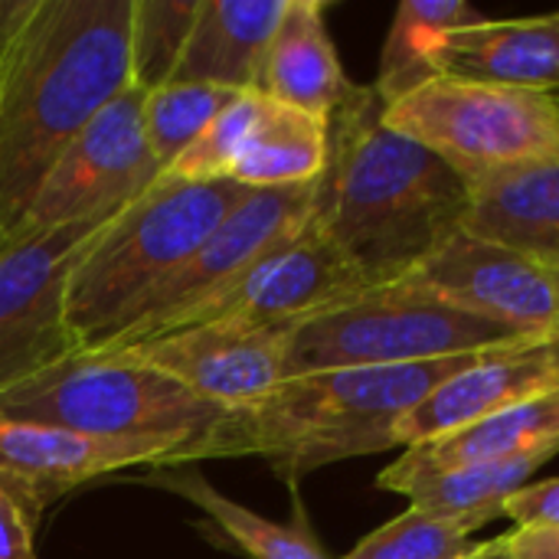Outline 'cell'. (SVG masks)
<instances>
[{"label":"cell","mask_w":559,"mask_h":559,"mask_svg":"<svg viewBox=\"0 0 559 559\" xmlns=\"http://www.w3.org/2000/svg\"><path fill=\"white\" fill-rule=\"evenodd\" d=\"M134 0H0V236L131 85Z\"/></svg>","instance_id":"cell-1"},{"label":"cell","mask_w":559,"mask_h":559,"mask_svg":"<svg viewBox=\"0 0 559 559\" xmlns=\"http://www.w3.org/2000/svg\"><path fill=\"white\" fill-rule=\"evenodd\" d=\"M468 187L413 138L383 121L373 85H350L328 118V164L314 223L370 288L400 282L462 229Z\"/></svg>","instance_id":"cell-2"},{"label":"cell","mask_w":559,"mask_h":559,"mask_svg":"<svg viewBox=\"0 0 559 559\" xmlns=\"http://www.w3.org/2000/svg\"><path fill=\"white\" fill-rule=\"evenodd\" d=\"M475 357L285 377L269 396L223 413L154 468L255 455L295 488L324 465L396 449V423Z\"/></svg>","instance_id":"cell-3"},{"label":"cell","mask_w":559,"mask_h":559,"mask_svg":"<svg viewBox=\"0 0 559 559\" xmlns=\"http://www.w3.org/2000/svg\"><path fill=\"white\" fill-rule=\"evenodd\" d=\"M249 197L236 180L187 183L157 177L118 210L75 259L66 282V328L75 354L105 341L121 318L177 265H183L226 213Z\"/></svg>","instance_id":"cell-4"},{"label":"cell","mask_w":559,"mask_h":559,"mask_svg":"<svg viewBox=\"0 0 559 559\" xmlns=\"http://www.w3.org/2000/svg\"><path fill=\"white\" fill-rule=\"evenodd\" d=\"M518 341H527V334L452 308L409 282H390L298 324L288 350V377L429 364L511 347Z\"/></svg>","instance_id":"cell-5"},{"label":"cell","mask_w":559,"mask_h":559,"mask_svg":"<svg viewBox=\"0 0 559 559\" xmlns=\"http://www.w3.org/2000/svg\"><path fill=\"white\" fill-rule=\"evenodd\" d=\"M383 121L445 160L468 190L559 160V102L547 92L436 75L383 105Z\"/></svg>","instance_id":"cell-6"},{"label":"cell","mask_w":559,"mask_h":559,"mask_svg":"<svg viewBox=\"0 0 559 559\" xmlns=\"http://www.w3.org/2000/svg\"><path fill=\"white\" fill-rule=\"evenodd\" d=\"M0 416L95 439H193L223 409L138 360L72 354L3 390Z\"/></svg>","instance_id":"cell-7"},{"label":"cell","mask_w":559,"mask_h":559,"mask_svg":"<svg viewBox=\"0 0 559 559\" xmlns=\"http://www.w3.org/2000/svg\"><path fill=\"white\" fill-rule=\"evenodd\" d=\"M314 183L249 190V197L226 213V219L206 236V242L167 278H160L121 318V324L85 354H118L144 344L164 321L210 298L216 288L229 285L272 249L298 236L314 213Z\"/></svg>","instance_id":"cell-8"},{"label":"cell","mask_w":559,"mask_h":559,"mask_svg":"<svg viewBox=\"0 0 559 559\" xmlns=\"http://www.w3.org/2000/svg\"><path fill=\"white\" fill-rule=\"evenodd\" d=\"M115 213L0 236V393L75 354L66 328V282Z\"/></svg>","instance_id":"cell-9"},{"label":"cell","mask_w":559,"mask_h":559,"mask_svg":"<svg viewBox=\"0 0 559 559\" xmlns=\"http://www.w3.org/2000/svg\"><path fill=\"white\" fill-rule=\"evenodd\" d=\"M367 278L357 265L324 236V229L311 223L259 259L252 269L236 275L229 285L216 288L210 298L164 321L147 341L164 337L170 331L203 324V321H242L259 328H298L308 318L337 308L360 292H367Z\"/></svg>","instance_id":"cell-10"},{"label":"cell","mask_w":559,"mask_h":559,"mask_svg":"<svg viewBox=\"0 0 559 559\" xmlns=\"http://www.w3.org/2000/svg\"><path fill=\"white\" fill-rule=\"evenodd\" d=\"M157 177L144 134V92L128 85L49 167L13 233H43L115 213Z\"/></svg>","instance_id":"cell-11"},{"label":"cell","mask_w":559,"mask_h":559,"mask_svg":"<svg viewBox=\"0 0 559 559\" xmlns=\"http://www.w3.org/2000/svg\"><path fill=\"white\" fill-rule=\"evenodd\" d=\"M292 334L295 328L203 321L118 354L92 357H128L154 367L210 406L229 413L259 403L288 377Z\"/></svg>","instance_id":"cell-12"},{"label":"cell","mask_w":559,"mask_h":559,"mask_svg":"<svg viewBox=\"0 0 559 559\" xmlns=\"http://www.w3.org/2000/svg\"><path fill=\"white\" fill-rule=\"evenodd\" d=\"M400 282L527 337L547 334L559 321V269L462 229Z\"/></svg>","instance_id":"cell-13"},{"label":"cell","mask_w":559,"mask_h":559,"mask_svg":"<svg viewBox=\"0 0 559 559\" xmlns=\"http://www.w3.org/2000/svg\"><path fill=\"white\" fill-rule=\"evenodd\" d=\"M187 439H95L59 426L0 416V481L16 501L43 514L69 491L128 468H154Z\"/></svg>","instance_id":"cell-14"},{"label":"cell","mask_w":559,"mask_h":559,"mask_svg":"<svg viewBox=\"0 0 559 559\" xmlns=\"http://www.w3.org/2000/svg\"><path fill=\"white\" fill-rule=\"evenodd\" d=\"M550 390H559V367L540 337L478 354L396 423V445L413 449L442 439Z\"/></svg>","instance_id":"cell-15"},{"label":"cell","mask_w":559,"mask_h":559,"mask_svg":"<svg viewBox=\"0 0 559 559\" xmlns=\"http://www.w3.org/2000/svg\"><path fill=\"white\" fill-rule=\"evenodd\" d=\"M436 75L527 92H559V13L485 20L445 33L432 52Z\"/></svg>","instance_id":"cell-16"},{"label":"cell","mask_w":559,"mask_h":559,"mask_svg":"<svg viewBox=\"0 0 559 559\" xmlns=\"http://www.w3.org/2000/svg\"><path fill=\"white\" fill-rule=\"evenodd\" d=\"M554 442H559V390L531 396L459 432L406 449L400 462L380 472L377 485L383 491L406 495L409 488H416L419 481L432 475L514 459V455H524Z\"/></svg>","instance_id":"cell-17"},{"label":"cell","mask_w":559,"mask_h":559,"mask_svg":"<svg viewBox=\"0 0 559 559\" xmlns=\"http://www.w3.org/2000/svg\"><path fill=\"white\" fill-rule=\"evenodd\" d=\"M288 0H203L170 82L259 92L269 43Z\"/></svg>","instance_id":"cell-18"},{"label":"cell","mask_w":559,"mask_h":559,"mask_svg":"<svg viewBox=\"0 0 559 559\" xmlns=\"http://www.w3.org/2000/svg\"><path fill=\"white\" fill-rule=\"evenodd\" d=\"M462 233L559 269V160L472 187Z\"/></svg>","instance_id":"cell-19"},{"label":"cell","mask_w":559,"mask_h":559,"mask_svg":"<svg viewBox=\"0 0 559 559\" xmlns=\"http://www.w3.org/2000/svg\"><path fill=\"white\" fill-rule=\"evenodd\" d=\"M259 92L324 121L344 102L350 82L328 33L321 0H288L262 62Z\"/></svg>","instance_id":"cell-20"},{"label":"cell","mask_w":559,"mask_h":559,"mask_svg":"<svg viewBox=\"0 0 559 559\" xmlns=\"http://www.w3.org/2000/svg\"><path fill=\"white\" fill-rule=\"evenodd\" d=\"M147 488L170 491L183 501H190L206 524V534L213 531L219 544L239 547V554L249 559H328L318 537L308 527V518L301 504H295L292 524H275L233 498H226L210 478L197 472V465H177V468H147L141 478Z\"/></svg>","instance_id":"cell-21"},{"label":"cell","mask_w":559,"mask_h":559,"mask_svg":"<svg viewBox=\"0 0 559 559\" xmlns=\"http://www.w3.org/2000/svg\"><path fill=\"white\" fill-rule=\"evenodd\" d=\"M328 121L265 95L255 131L229 180L249 190L305 187L324 174Z\"/></svg>","instance_id":"cell-22"},{"label":"cell","mask_w":559,"mask_h":559,"mask_svg":"<svg viewBox=\"0 0 559 559\" xmlns=\"http://www.w3.org/2000/svg\"><path fill=\"white\" fill-rule=\"evenodd\" d=\"M488 16L468 0H403L390 23L373 92L383 105L400 102L436 79L432 52L445 33L468 29Z\"/></svg>","instance_id":"cell-23"},{"label":"cell","mask_w":559,"mask_h":559,"mask_svg":"<svg viewBox=\"0 0 559 559\" xmlns=\"http://www.w3.org/2000/svg\"><path fill=\"white\" fill-rule=\"evenodd\" d=\"M559 455V442L514 455V459H501V462H485V465H468V468H455L445 475H432L426 481H419L416 488L406 491V498L413 501L409 508H419L426 514L465 524L468 531H478L481 524L504 518V504L511 495H518L531 475L547 465L550 459Z\"/></svg>","instance_id":"cell-24"},{"label":"cell","mask_w":559,"mask_h":559,"mask_svg":"<svg viewBox=\"0 0 559 559\" xmlns=\"http://www.w3.org/2000/svg\"><path fill=\"white\" fill-rule=\"evenodd\" d=\"M242 92L203 82H167L144 95V134L157 170L164 174Z\"/></svg>","instance_id":"cell-25"},{"label":"cell","mask_w":559,"mask_h":559,"mask_svg":"<svg viewBox=\"0 0 559 559\" xmlns=\"http://www.w3.org/2000/svg\"><path fill=\"white\" fill-rule=\"evenodd\" d=\"M203 0H134L131 85L144 95L167 85L180 66Z\"/></svg>","instance_id":"cell-26"},{"label":"cell","mask_w":559,"mask_h":559,"mask_svg":"<svg viewBox=\"0 0 559 559\" xmlns=\"http://www.w3.org/2000/svg\"><path fill=\"white\" fill-rule=\"evenodd\" d=\"M265 95L262 92H242L236 95L216 118L213 124L160 174L170 180H187V183H206V180H229L233 167L239 164L255 121L262 115Z\"/></svg>","instance_id":"cell-27"},{"label":"cell","mask_w":559,"mask_h":559,"mask_svg":"<svg viewBox=\"0 0 559 559\" xmlns=\"http://www.w3.org/2000/svg\"><path fill=\"white\" fill-rule=\"evenodd\" d=\"M465 524L409 508L364 537L344 559H462L475 550Z\"/></svg>","instance_id":"cell-28"},{"label":"cell","mask_w":559,"mask_h":559,"mask_svg":"<svg viewBox=\"0 0 559 559\" xmlns=\"http://www.w3.org/2000/svg\"><path fill=\"white\" fill-rule=\"evenodd\" d=\"M36 531L39 521L0 481V559H36Z\"/></svg>","instance_id":"cell-29"},{"label":"cell","mask_w":559,"mask_h":559,"mask_svg":"<svg viewBox=\"0 0 559 559\" xmlns=\"http://www.w3.org/2000/svg\"><path fill=\"white\" fill-rule=\"evenodd\" d=\"M504 518H511L518 527H559V478L524 485L508 498Z\"/></svg>","instance_id":"cell-30"},{"label":"cell","mask_w":559,"mask_h":559,"mask_svg":"<svg viewBox=\"0 0 559 559\" xmlns=\"http://www.w3.org/2000/svg\"><path fill=\"white\" fill-rule=\"evenodd\" d=\"M491 544L501 559H559V527H514Z\"/></svg>","instance_id":"cell-31"},{"label":"cell","mask_w":559,"mask_h":559,"mask_svg":"<svg viewBox=\"0 0 559 559\" xmlns=\"http://www.w3.org/2000/svg\"><path fill=\"white\" fill-rule=\"evenodd\" d=\"M462 559H501V557L495 554V544H481V547H475L468 557H462Z\"/></svg>","instance_id":"cell-32"},{"label":"cell","mask_w":559,"mask_h":559,"mask_svg":"<svg viewBox=\"0 0 559 559\" xmlns=\"http://www.w3.org/2000/svg\"><path fill=\"white\" fill-rule=\"evenodd\" d=\"M557 102H559V92H557Z\"/></svg>","instance_id":"cell-33"}]
</instances>
